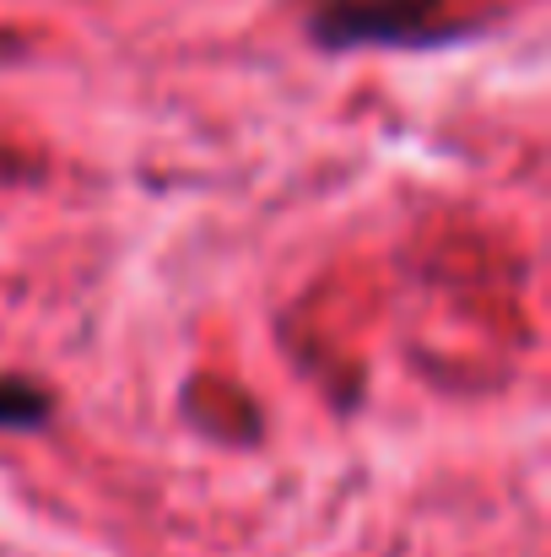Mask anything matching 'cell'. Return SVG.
I'll return each mask as SVG.
<instances>
[{
    "label": "cell",
    "mask_w": 551,
    "mask_h": 557,
    "mask_svg": "<svg viewBox=\"0 0 551 557\" xmlns=\"http://www.w3.org/2000/svg\"><path fill=\"white\" fill-rule=\"evenodd\" d=\"M49 417V395L33 389L27 379L0 373V428H38Z\"/></svg>",
    "instance_id": "6da1fadb"
}]
</instances>
